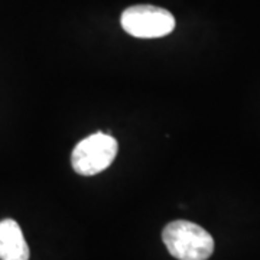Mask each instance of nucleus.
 Instances as JSON below:
<instances>
[{
  "instance_id": "nucleus-1",
  "label": "nucleus",
  "mask_w": 260,
  "mask_h": 260,
  "mask_svg": "<svg viewBox=\"0 0 260 260\" xmlns=\"http://www.w3.org/2000/svg\"><path fill=\"white\" fill-rule=\"evenodd\" d=\"M168 251L178 260H207L214 251L211 234L198 224L177 220L162 232Z\"/></svg>"
},
{
  "instance_id": "nucleus-3",
  "label": "nucleus",
  "mask_w": 260,
  "mask_h": 260,
  "mask_svg": "<svg viewBox=\"0 0 260 260\" xmlns=\"http://www.w3.org/2000/svg\"><path fill=\"white\" fill-rule=\"evenodd\" d=\"M121 28L135 38H162L175 28V18L171 12L158 6L138 5L121 13Z\"/></svg>"
},
{
  "instance_id": "nucleus-2",
  "label": "nucleus",
  "mask_w": 260,
  "mask_h": 260,
  "mask_svg": "<svg viewBox=\"0 0 260 260\" xmlns=\"http://www.w3.org/2000/svg\"><path fill=\"white\" fill-rule=\"evenodd\" d=\"M117 140L110 135L97 132L83 139L73 150L71 165L77 174L93 177L107 169L117 155Z\"/></svg>"
},
{
  "instance_id": "nucleus-4",
  "label": "nucleus",
  "mask_w": 260,
  "mask_h": 260,
  "mask_svg": "<svg viewBox=\"0 0 260 260\" xmlns=\"http://www.w3.org/2000/svg\"><path fill=\"white\" fill-rule=\"evenodd\" d=\"M30 251L23 233L15 220L0 221V260H29Z\"/></svg>"
}]
</instances>
